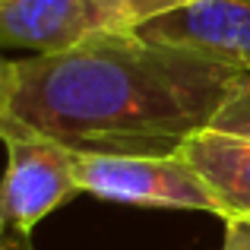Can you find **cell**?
I'll return each mask as SVG.
<instances>
[{"instance_id":"6","label":"cell","mask_w":250,"mask_h":250,"mask_svg":"<svg viewBox=\"0 0 250 250\" xmlns=\"http://www.w3.org/2000/svg\"><path fill=\"white\" fill-rule=\"evenodd\" d=\"M181 155L219 193L228 219L250 215V140L200 130L181 146Z\"/></svg>"},{"instance_id":"4","label":"cell","mask_w":250,"mask_h":250,"mask_svg":"<svg viewBox=\"0 0 250 250\" xmlns=\"http://www.w3.org/2000/svg\"><path fill=\"white\" fill-rule=\"evenodd\" d=\"M102 32H124L98 0H0V51L61 54Z\"/></svg>"},{"instance_id":"10","label":"cell","mask_w":250,"mask_h":250,"mask_svg":"<svg viewBox=\"0 0 250 250\" xmlns=\"http://www.w3.org/2000/svg\"><path fill=\"white\" fill-rule=\"evenodd\" d=\"M225 250H250V215L225 219Z\"/></svg>"},{"instance_id":"3","label":"cell","mask_w":250,"mask_h":250,"mask_svg":"<svg viewBox=\"0 0 250 250\" xmlns=\"http://www.w3.org/2000/svg\"><path fill=\"white\" fill-rule=\"evenodd\" d=\"M6 171L0 181V231L32 234V228L70 196L83 193L73 171V152L38 133L10 130Z\"/></svg>"},{"instance_id":"2","label":"cell","mask_w":250,"mask_h":250,"mask_svg":"<svg viewBox=\"0 0 250 250\" xmlns=\"http://www.w3.org/2000/svg\"><path fill=\"white\" fill-rule=\"evenodd\" d=\"M73 171L83 193L130 206L196 209L228 219L225 203L177 155H85L73 152Z\"/></svg>"},{"instance_id":"9","label":"cell","mask_w":250,"mask_h":250,"mask_svg":"<svg viewBox=\"0 0 250 250\" xmlns=\"http://www.w3.org/2000/svg\"><path fill=\"white\" fill-rule=\"evenodd\" d=\"M16 92V61H6L0 51V136L10 127V104Z\"/></svg>"},{"instance_id":"7","label":"cell","mask_w":250,"mask_h":250,"mask_svg":"<svg viewBox=\"0 0 250 250\" xmlns=\"http://www.w3.org/2000/svg\"><path fill=\"white\" fill-rule=\"evenodd\" d=\"M209 130L238 136V140H250V73L247 70L234 80L231 92L222 102V108L215 111Z\"/></svg>"},{"instance_id":"8","label":"cell","mask_w":250,"mask_h":250,"mask_svg":"<svg viewBox=\"0 0 250 250\" xmlns=\"http://www.w3.org/2000/svg\"><path fill=\"white\" fill-rule=\"evenodd\" d=\"M98 3L114 19L117 29H140L149 19L165 16L171 10H181V6L193 3V0H98Z\"/></svg>"},{"instance_id":"1","label":"cell","mask_w":250,"mask_h":250,"mask_svg":"<svg viewBox=\"0 0 250 250\" xmlns=\"http://www.w3.org/2000/svg\"><path fill=\"white\" fill-rule=\"evenodd\" d=\"M244 70L140 32H102L61 54L16 61L10 130L85 155H177Z\"/></svg>"},{"instance_id":"11","label":"cell","mask_w":250,"mask_h":250,"mask_svg":"<svg viewBox=\"0 0 250 250\" xmlns=\"http://www.w3.org/2000/svg\"><path fill=\"white\" fill-rule=\"evenodd\" d=\"M0 250H32V234L0 231Z\"/></svg>"},{"instance_id":"5","label":"cell","mask_w":250,"mask_h":250,"mask_svg":"<svg viewBox=\"0 0 250 250\" xmlns=\"http://www.w3.org/2000/svg\"><path fill=\"white\" fill-rule=\"evenodd\" d=\"M133 32L250 73V0H193Z\"/></svg>"}]
</instances>
